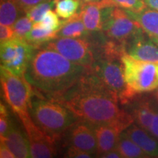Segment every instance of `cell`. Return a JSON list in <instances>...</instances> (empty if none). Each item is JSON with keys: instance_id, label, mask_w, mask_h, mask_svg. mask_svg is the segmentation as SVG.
I'll list each match as a JSON object with an SVG mask.
<instances>
[{"instance_id": "cell-2", "label": "cell", "mask_w": 158, "mask_h": 158, "mask_svg": "<svg viewBox=\"0 0 158 158\" xmlns=\"http://www.w3.org/2000/svg\"><path fill=\"white\" fill-rule=\"evenodd\" d=\"M91 70L52 49L40 47L33 53L25 77L36 92L55 100Z\"/></svg>"}, {"instance_id": "cell-26", "label": "cell", "mask_w": 158, "mask_h": 158, "mask_svg": "<svg viewBox=\"0 0 158 158\" xmlns=\"http://www.w3.org/2000/svg\"><path fill=\"white\" fill-rule=\"evenodd\" d=\"M33 24L34 23L27 15L21 16L12 27L14 30L15 36L19 38L25 39L27 35L32 29Z\"/></svg>"}, {"instance_id": "cell-38", "label": "cell", "mask_w": 158, "mask_h": 158, "mask_svg": "<svg viewBox=\"0 0 158 158\" xmlns=\"http://www.w3.org/2000/svg\"><path fill=\"white\" fill-rule=\"evenodd\" d=\"M153 42H154V41H153ZM155 43H156V44H157V45H158V40L157 41H155Z\"/></svg>"}, {"instance_id": "cell-34", "label": "cell", "mask_w": 158, "mask_h": 158, "mask_svg": "<svg viewBox=\"0 0 158 158\" xmlns=\"http://www.w3.org/2000/svg\"><path fill=\"white\" fill-rule=\"evenodd\" d=\"M99 157H103V158H120L122 157L120 153L118 152V150L115 149L113 150H110L109 152L102 154Z\"/></svg>"}, {"instance_id": "cell-24", "label": "cell", "mask_w": 158, "mask_h": 158, "mask_svg": "<svg viewBox=\"0 0 158 158\" xmlns=\"http://www.w3.org/2000/svg\"><path fill=\"white\" fill-rule=\"evenodd\" d=\"M54 6V0L45 2H42L31 7V9L26 12V15L31 19V21L34 23L39 22L42 20L45 13L50 10H52Z\"/></svg>"}, {"instance_id": "cell-8", "label": "cell", "mask_w": 158, "mask_h": 158, "mask_svg": "<svg viewBox=\"0 0 158 158\" xmlns=\"http://www.w3.org/2000/svg\"><path fill=\"white\" fill-rule=\"evenodd\" d=\"M37 48L25 39L14 37L1 43L0 58L1 66L12 73L25 76L33 53Z\"/></svg>"}, {"instance_id": "cell-14", "label": "cell", "mask_w": 158, "mask_h": 158, "mask_svg": "<svg viewBox=\"0 0 158 158\" xmlns=\"http://www.w3.org/2000/svg\"><path fill=\"white\" fill-rule=\"evenodd\" d=\"M123 131L112 123L94 125L97 140L96 155L100 157L102 154L116 149L118 138Z\"/></svg>"}, {"instance_id": "cell-16", "label": "cell", "mask_w": 158, "mask_h": 158, "mask_svg": "<svg viewBox=\"0 0 158 158\" xmlns=\"http://www.w3.org/2000/svg\"><path fill=\"white\" fill-rule=\"evenodd\" d=\"M126 13L141 27L146 35L154 42L158 40V11L149 7L140 11L124 10Z\"/></svg>"}, {"instance_id": "cell-35", "label": "cell", "mask_w": 158, "mask_h": 158, "mask_svg": "<svg viewBox=\"0 0 158 158\" xmlns=\"http://www.w3.org/2000/svg\"><path fill=\"white\" fill-rule=\"evenodd\" d=\"M147 7L158 11V0H143Z\"/></svg>"}, {"instance_id": "cell-4", "label": "cell", "mask_w": 158, "mask_h": 158, "mask_svg": "<svg viewBox=\"0 0 158 158\" xmlns=\"http://www.w3.org/2000/svg\"><path fill=\"white\" fill-rule=\"evenodd\" d=\"M0 76L3 98L13 112L21 120L31 116L29 106L33 88L25 76H16L1 66Z\"/></svg>"}, {"instance_id": "cell-20", "label": "cell", "mask_w": 158, "mask_h": 158, "mask_svg": "<svg viewBox=\"0 0 158 158\" xmlns=\"http://www.w3.org/2000/svg\"><path fill=\"white\" fill-rule=\"evenodd\" d=\"M23 13L16 0H0V24L13 27Z\"/></svg>"}, {"instance_id": "cell-33", "label": "cell", "mask_w": 158, "mask_h": 158, "mask_svg": "<svg viewBox=\"0 0 158 158\" xmlns=\"http://www.w3.org/2000/svg\"><path fill=\"white\" fill-rule=\"evenodd\" d=\"M150 133L155 136L158 140V108H156V111L155 116H154L152 123L151 128L149 130Z\"/></svg>"}, {"instance_id": "cell-1", "label": "cell", "mask_w": 158, "mask_h": 158, "mask_svg": "<svg viewBox=\"0 0 158 158\" xmlns=\"http://www.w3.org/2000/svg\"><path fill=\"white\" fill-rule=\"evenodd\" d=\"M55 101L94 125L116 123L127 129L135 121L132 114L120 109L116 94L92 70Z\"/></svg>"}, {"instance_id": "cell-17", "label": "cell", "mask_w": 158, "mask_h": 158, "mask_svg": "<svg viewBox=\"0 0 158 158\" xmlns=\"http://www.w3.org/2000/svg\"><path fill=\"white\" fill-rule=\"evenodd\" d=\"M124 132L143 150L148 157H158V140L150 132L133 124Z\"/></svg>"}, {"instance_id": "cell-23", "label": "cell", "mask_w": 158, "mask_h": 158, "mask_svg": "<svg viewBox=\"0 0 158 158\" xmlns=\"http://www.w3.org/2000/svg\"><path fill=\"white\" fill-rule=\"evenodd\" d=\"M55 12L63 20H67L78 13L81 3L79 0H54Z\"/></svg>"}, {"instance_id": "cell-32", "label": "cell", "mask_w": 158, "mask_h": 158, "mask_svg": "<svg viewBox=\"0 0 158 158\" xmlns=\"http://www.w3.org/2000/svg\"><path fill=\"white\" fill-rule=\"evenodd\" d=\"M0 157L1 158H14L15 156L13 152L9 149L5 144L2 143L0 144Z\"/></svg>"}, {"instance_id": "cell-7", "label": "cell", "mask_w": 158, "mask_h": 158, "mask_svg": "<svg viewBox=\"0 0 158 158\" xmlns=\"http://www.w3.org/2000/svg\"><path fill=\"white\" fill-rule=\"evenodd\" d=\"M102 31L107 38L124 45L133 37L144 32L124 10L115 5H110L106 9Z\"/></svg>"}, {"instance_id": "cell-22", "label": "cell", "mask_w": 158, "mask_h": 158, "mask_svg": "<svg viewBox=\"0 0 158 158\" xmlns=\"http://www.w3.org/2000/svg\"><path fill=\"white\" fill-rule=\"evenodd\" d=\"M57 37V31L49 30L34 23L32 29L25 37V40L30 44L40 48L43 45Z\"/></svg>"}, {"instance_id": "cell-10", "label": "cell", "mask_w": 158, "mask_h": 158, "mask_svg": "<svg viewBox=\"0 0 158 158\" xmlns=\"http://www.w3.org/2000/svg\"><path fill=\"white\" fill-rule=\"evenodd\" d=\"M30 145V155L33 158H49L56 155V140L45 133L31 116L21 120Z\"/></svg>"}, {"instance_id": "cell-27", "label": "cell", "mask_w": 158, "mask_h": 158, "mask_svg": "<svg viewBox=\"0 0 158 158\" xmlns=\"http://www.w3.org/2000/svg\"><path fill=\"white\" fill-rule=\"evenodd\" d=\"M116 6L123 10L140 11L147 7L143 0H112Z\"/></svg>"}, {"instance_id": "cell-21", "label": "cell", "mask_w": 158, "mask_h": 158, "mask_svg": "<svg viewBox=\"0 0 158 158\" xmlns=\"http://www.w3.org/2000/svg\"><path fill=\"white\" fill-rule=\"evenodd\" d=\"M116 149L123 158H146L148 156L123 131L120 134Z\"/></svg>"}, {"instance_id": "cell-18", "label": "cell", "mask_w": 158, "mask_h": 158, "mask_svg": "<svg viewBox=\"0 0 158 158\" xmlns=\"http://www.w3.org/2000/svg\"><path fill=\"white\" fill-rule=\"evenodd\" d=\"M156 111V107L149 99L141 98L134 103L133 115L139 127L149 132Z\"/></svg>"}, {"instance_id": "cell-13", "label": "cell", "mask_w": 158, "mask_h": 158, "mask_svg": "<svg viewBox=\"0 0 158 158\" xmlns=\"http://www.w3.org/2000/svg\"><path fill=\"white\" fill-rule=\"evenodd\" d=\"M145 32L130 40L125 45L126 53L133 58L143 62L158 63V45Z\"/></svg>"}, {"instance_id": "cell-12", "label": "cell", "mask_w": 158, "mask_h": 158, "mask_svg": "<svg viewBox=\"0 0 158 158\" xmlns=\"http://www.w3.org/2000/svg\"><path fill=\"white\" fill-rule=\"evenodd\" d=\"M113 5L115 4L112 0L81 4L78 13L89 32L97 33L102 31L106 9Z\"/></svg>"}, {"instance_id": "cell-6", "label": "cell", "mask_w": 158, "mask_h": 158, "mask_svg": "<svg viewBox=\"0 0 158 158\" xmlns=\"http://www.w3.org/2000/svg\"><path fill=\"white\" fill-rule=\"evenodd\" d=\"M125 81L130 89L139 94L158 87L157 63L137 60L125 53L122 57Z\"/></svg>"}, {"instance_id": "cell-31", "label": "cell", "mask_w": 158, "mask_h": 158, "mask_svg": "<svg viewBox=\"0 0 158 158\" xmlns=\"http://www.w3.org/2000/svg\"><path fill=\"white\" fill-rule=\"evenodd\" d=\"M16 1L19 4L20 7L25 12L26 14V12L31 9V7H35V5L45 2L51 1V0H16Z\"/></svg>"}, {"instance_id": "cell-28", "label": "cell", "mask_w": 158, "mask_h": 158, "mask_svg": "<svg viewBox=\"0 0 158 158\" xmlns=\"http://www.w3.org/2000/svg\"><path fill=\"white\" fill-rule=\"evenodd\" d=\"M12 122L10 121L8 111L2 102L0 104V137L4 136L8 132Z\"/></svg>"}, {"instance_id": "cell-11", "label": "cell", "mask_w": 158, "mask_h": 158, "mask_svg": "<svg viewBox=\"0 0 158 158\" xmlns=\"http://www.w3.org/2000/svg\"><path fill=\"white\" fill-rule=\"evenodd\" d=\"M64 134L68 146H73L92 155H96L97 140L94 124L82 119L77 120Z\"/></svg>"}, {"instance_id": "cell-36", "label": "cell", "mask_w": 158, "mask_h": 158, "mask_svg": "<svg viewBox=\"0 0 158 158\" xmlns=\"http://www.w3.org/2000/svg\"><path fill=\"white\" fill-rule=\"evenodd\" d=\"M81 4L84 3H92V2H101L102 0H79Z\"/></svg>"}, {"instance_id": "cell-9", "label": "cell", "mask_w": 158, "mask_h": 158, "mask_svg": "<svg viewBox=\"0 0 158 158\" xmlns=\"http://www.w3.org/2000/svg\"><path fill=\"white\" fill-rule=\"evenodd\" d=\"M40 47L52 49L72 62L89 69H92L94 64L93 48L86 38L57 37Z\"/></svg>"}, {"instance_id": "cell-15", "label": "cell", "mask_w": 158, "mask_h": 158, "mask_svg": "<svg viewBox=\"0 0 158 158\" xmlns=\"http://www.w3.org/2000/svg\"><path fill=\"white\" fill-rule=\"evenodd\" d=\"M2 143L5 144L13 152L15 157H31L30 145L27 133H24L12 123L7 133L0 137Z\"/></svg>"}, {"instance_id": "cell-19", "label": "cell", "mask_w": 158, "mask_h": 158, "mask_svg": "<svg viewBox=\"0 0 158 158\" xmlns=\"http://www.w3.org/2000/svg\"><path fill=\"white\" fill-rule=\"evenodd\" d=\"M90 33L86 29L79 13L67 20H63L62 24L57 31L58 37L86 38Z\"/></svg>"}, {"instance_id": "cell-29", "label": "cell", "mask_w": 158, "mask_h": 158, "mask_svg": "<svg viewBox=\"0 0 158 158\" xmlns=\"http://www.w3.org/2000/svg\"><path fill=\"white\" fill-rule=\"evenodd\" d=\"M93 155L73 146H69L64 157L69 158H90Z\"/></svg>"}, {"instance_id": "cell-30", "label": "cell", "mask_w": 158, "mask_h": 158, "mask_svg": "<svg viewBox=\"0 0 158 158\" xmlns=\"http://www.w3.org/2000/svg\"><path fill=\"white\" fill-rule=\"evenodd\" d=\"M15 37V32L13 27L9 26L0 24V41L2 43L6 42Z\"/></svg>"}, {"instance_id": "cell-37", "label": "cell", "mask_w": 158, "mask_h": 158, "mask_svg": "<svg viewBox=\"0 0 158 158\" xmlns=\"http://www.w3.org/2000/svg\"><path fill=\"white\" fill-rule=\"evenodd\" d=\"M156 97H157V99L158 100V87L157 88V92H156Z\"/></svg>"}, {"instance_id": "cell-5", "label": "cell", "mask_w": 158, "mask_h": 158, "mask_svg": "<svg viewBox=\"0 0 158 158\" xmlns=\"http://www.w3.org/2000/svg\"><path fill=\"white\" fill-rule=\"evenodd\" d=\"M92 71L116 94L122 105L132 102L138 95L130 89L125 81L122 59L98 57L94 59Z\"/></svg>"}, {"instance_id": "cell-3", "label": "cell", "mask_w": 158, "mask_h": 158, "mask_svg": "<svg viewBox=\"0 0 158 158\" xmlns=\"http://www.w3.org/2000/svg\"><path fill=\"white\" fill-rule=\"evenodd\" d=\"M29 113L35 123L56 141L78 119L68 108L48 98H31Z\"/></svg>"}, {"instance_id": "cell-25", "label": "cell", "mask_w": 158, "mask_h": 158, "mask_svg": "<svg viewBox=\"0 0 158 158\" xmlns=\"http://www.w3.org/2000/svg\"><path fill=\"white\" fill-rule=\"evenodd\" d=\"M35 23L49 30L57 31L62 24V21L59 20L56 12L50 10L45 13L40 21Z\"/></svg>"}]
</instances>
